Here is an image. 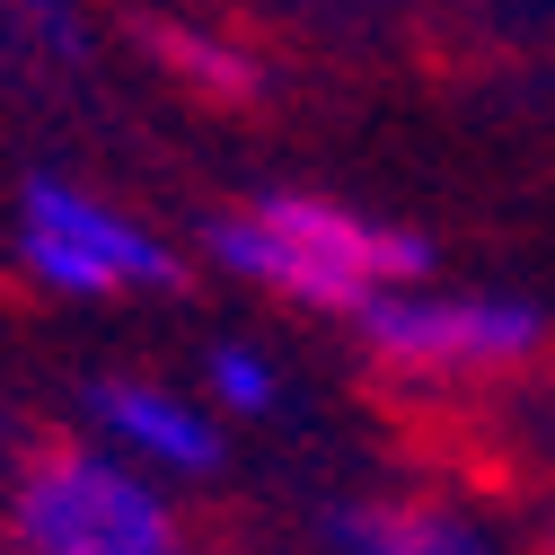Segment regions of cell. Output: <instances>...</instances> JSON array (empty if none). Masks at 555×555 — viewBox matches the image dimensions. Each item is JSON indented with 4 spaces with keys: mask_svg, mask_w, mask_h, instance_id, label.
Segmentation results:
<instances>
[{
    "mask_svg": "<svg viewBox=\"0 0 555 555\" xmlns=\"http://www.w3.org/2000/svg\"><path fill=\"white\" fill-rule=\"evenodd\" d=\"M151 53L168 62V80H185L194 98H212V106H247L264 89V72H256L247 44H230L212 27H185V18H159L151 27Z\"/></svg>",
    "mask_w": 555,
    "mask_h": 555,
    "instance_id": "obj_7",
    "label": "cell"
},
{
    "mask_svg": "<svg viewBox=\"0 0 555 555\" xmlns=\"http://www.w3.org/2000/svg\"><path fill=\"white\" fill-rule=\"evenodd\" d=\"M362 353L397 379H494V371H520L546 353V309L520 300V292H388L379 309L353 318Z\"/></svg>",
    "mask_w": 555,
    "mask_h": 555,
    "instance_id": "obj_4",
    "label": "cell"
},
{
    "mask_svg": "<svg viewBox=\"0 0 555 555\" xmlns=\"http://www.w3.org/2000/svg\"><path fill=\"white\" fill-rule=\"evenodd\" d=\"M546 555H555V520H546Z\"/></svg>",
    "mask_w": 555,
    "mask_h": 555,
    "instance_id": "obj_9",
    "label": "cell"
},
{
    "mask_svg": "<svg viewBox=\"0 0 555 555\" xmlns=\"http://www.w3.org/2000/svg\"><path fill=\"white\" fill-rule=\"evenodd\" d=\"M10 546L18 555H194L185 512L168 503V485L124 467L98 441H44L10 476Z\"/></svg>",
    "mask_w": 555,
    "mask_h": 555,
    "instance_id": "obj_2",
    "label": "cell"
},
{
    "mask_svg": "<svg viewBox=\"0 0 555 555\" xmlns=\"http://www.w3.org/2000/svg\"><path fill=\"white\" fill-rule=\"evenodd\" d=\"M203 256L230 283L273 292V300H292L309 318H362L388 292L433 283V238L424 230L379 221V212H362L344 194H309V185H273V194L230 203L203 230Z\"/></svg>",
    "mask_w": 555,
    "mask_h": 555,
    "instance_id": "obj_1",
    "label": "cell"
},
{
    "mask_svg": "<svg viewBox=\"0 0 555 555\" xmlns=\"http://www.w3.org/2000/svg\"><path fill=\"white\" fill-rule=\"evenodd\" d=\"M326 546L335 555H503L467 512L433 503V494H362L326 512Z\"/></svg>",
    "mask_w": 555,
    "mask_h": 555,
    "instance_id": "obj_6",
    "label": "cell"
},
{
    "mask_svg": "<svg viewBox=\"0 0 555 555\" xmlns=\"http://www.w3.org/2000/svg\"><path fill=\"white\" fill-rule=\"evenodd\" d=\"M194 397L212 405L221 424H230V414H238V424H247V414H273V405H283V362H273L264 344H247V335H221L212 353H203V371H194Z\"/></svg>",
    "mask_w": 555,
    "mask_h": 555,
    "instance_id": "obj_8",
    "label": "cell"
},
{
    "mask_svg": "<svg viewBox=\"0 0 555 555\" xmlns=\"http://www.w3.org/2000/svg\"><path fill=\"white\" fill-rule=\"evenodd\" d=\"M10 256L18 273L44 292V300H159L185 283V256L142 221L106 203L98 185H72V177H36L18 185V212H10Z\"/></svg>",
    "mask_w": 555,
    "mask_h": 555,
    "instance_id": "obj_3",
    "label": "cell"
},
{
    "mask_svg": "<svg viewBox=\"0 0 555 555\" xmlns=\"http://www.w3.org/2000/svg\"><path fill=\"white\" fill-rule=\"evenodd\" d=\"M80 414H89V441L115 450L124 467L142 476H221L230 441H221V414L203 405L194 388H168L151 371H98L80 388Z\"/></svg>",
    "mask_w": 555,
    "mask_h": 555,
    "instance_id": "obj_5",
    "label": "cell"
}]
</instances>
